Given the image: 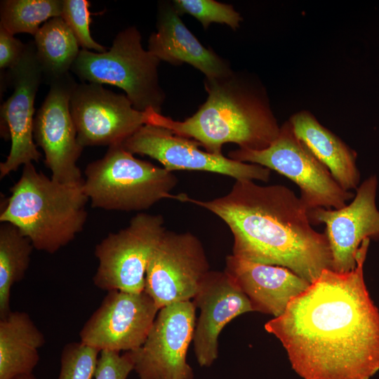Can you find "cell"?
<instances>
[{
  "mask_svg": "<svg viewBox=\"0 0 379 379\" xmlns=\"http://www.w3.org/2000/svg\"><path fill=\"white\" fill-rule=\"evenodd\" d=\"M369 243L354 270H324L265 325L302 379H371L379 371V310L364 277Z\"/></svg>",
  "mask_w": 379,
  "mask_h": 379,
  "instance_id": "obj_1",
  "label": "cell"
},
{
  "mask_svg": "<svg viewBox=\"0 0 379 379\" xmlns=\"http://www.w3.org/2000/svg\"><path fill=\"white\" fill-rule=\"evenodd\" d=\"M190 202L214 213L233 236V255L248 261L289 269L312 284L327 269L332 256L324 233L312 227L300 197L282 185H260L235 180L224 196Z\"/></svg>",
  "mask_w": 379,
  "mask_h": 379,
  "instance_id": "obj_2",
  "label": "cell"
},
{
  "mask_svg": "<svg viewBox=\"0 0 379 379\" xmlns=\"http://www.w3.org/2000/svg\"><path fill=\"white\" fill-rule=\"evenodd\" d=\"M206 100L190 117L175 121L151 109V125L196 140L204 150L222 154L234 143L240 149L262 150L277 138L280 127L262 86L237 72L205 78Z\"/></svg>",
  "mask_w": 379,
  "mask_h": 379,
  "instance_id": "obj_3",
  "label": "cell"
},
{
  "mask_svg": "<svg viewBox=\"0 0 379 379\" xmlns=\"http://www.w3.org/2000/svg\"><path fill=\"white\" fill-rule=\"evenodd\" d=\"M83 184L58 182L27 164L11 195L1 201L0 222L17 227L38 251L55 253L86 223L89 199Z\"/></svg>",
  "mask_w": 379,
  "mask_h": 379,
  "instance_id": "obj_4",
  "label": "cell"
},
{
  "mask_svg": "<svg viewBox=\"0 0 379 379\" xmlns=\"http://www.w3.org/2000/svg\"><path fill=\"white\" fill-rule=\"evenodd\" d=\"M84 175L83 189L93 208L140 211L163 199L179 200L180 194H171L178 181L173 172L135 158L121 145L109 147Z\"/></svg>",
  "mask_w": 379,
  "mask_h": 379,
  "instance_id": "obj_5",
  "label": "cell"
},
{
  "mask_svg": "<svg viewBox=\"0 0 379 379\" xmlns=\"http://www.w3.org/2000/svg\"><path fill=\"white\" fill-rule=\"evenodd\" d=\"M160 62L142 48L137 27L130 26L116 35L109 51L80 50L70 71L82 82L121 88L137 110L161 113L166 94L159 81Z\"/></svg>",
  "mask_w": 379,
  "mask_h": 379,
  "instance_id": "obj_6",
  "label": "cell"
},
{
  "mask_svg": "<svg viewBox=\"0 0 379 379\" xmlns=\"http://www.w3.org/2000/svg\"><path fill=\"white\" fill-rule=\"evenodd\" d=\"M228 157L260 165L286 176L298 186L300 199L308 210L340 208L354 196L341 187L328 169L295 135L289 121L281 126L279 135L267 148H239L230 152Z\"/></svg>",
  "mask_w": 379,
  "mask_h": 379,
  "instance_id": "obj_7",
  "label": "cell"
},
{
  "mask_svg": "<svg viewBox=\"0 0 379 379\" xmlns=\"http://www.w3.org/2000/svg\"><path fill=\"white\" fill-rule=\"evenodd\" d=\"M166 230L161 215L139 213L127 227L108 234L95 248L94 285L107 291H143L149 261Z\"/></svg>",
  "mask_w": 379,
  "mask_h": 379,
  "instance_id": "obj_8",
  "label": "cell"
},
{
  "mask_svg": "<svg viewBox=\"0 0 379 379\" xmlns=\"http://www.w3.org/2000/svg\"><path fill=\"white\" fill-rule=\"evenodd\" d=\"M209 271L201 241L190 232L166 230L149 261L144 291L161 308L190 300Z\"/></svg>",
  "mask_w": 379,
  "mask_h": 379,
  "instance_id": "obj_9",
  "label": "cell"
},
{
  "mask_svg": "<svg viewBox=\"0 0 379 379\" xmlns=\"http://www.w3.org/2000/svg\"><path fill=\"white\" fill-rule=\"evenodd\" d=\"M121 146L133 154L146 155L158 161L168 171H194L218 173L236 180L267 182L269 168L244 163L201 149L194 140L174 134L151 124L141 126Z\"/></svg>",
  "mask_w": 379,
  "mask_h": 379,
  "instance_id": "obj_10",
  "label": "cell"
},
{
  "mask_svg": "<svg viewBox=\"0 0 379 379\" xmlns=\"http://www.w3.org/2000/svg\"><path fill=\"white\" fill-rule=\"evenodd\" d=\"M149 109L137 110L126 95L96 83L77 84L69 101L78 141L84 147L121 145L149 124Z\"/></svg>",
  "mask_w": 379,
  "mask_h": 379,
  "instance_id": "obj_11",
  "label": "cell"
},
{
  "mask_svg": "<svg viewBox=\"0 0 379 379\" xmlns=\"http://www.w3.org/2000/svg\"><path fill=\"white\" fill-rule=\"evenodd\" d=\"M77 85L67 74L50 84V89L34 119L33 137L42 148L51 179L67 185L84 182L77 162L84 147L77 138L69 110L72 93Z\"/></svg>",
  "mask_w": 379,
  "mask_h": 379,
  "instance_id": "obj_12",
  "label": "cell"
},
{
  "mask_svg": "<svg viewBox=\"0 0 379 379\" xmlns=\"http://www.w3.org/2000/svg\"><path fill=\"white\" fill-rule=\"evenodd\" d=\"M196 307L190 300L161 308L144 344L130 351L140 379H193L186 355L193 340Z\"/></svg>",
  "mask_w": 379,
  "mask_h": 379,
  "instance_id": "obj_13",
  "label": "cell"
},
{
  "mask_svg": "<svg viewBox=\"0 0 379 379\" xmlns=\"http://www.w3.org/2000/svg\"><path fill=\"white\" fill-rule=\"evenodd\" d=\"M43 79L34 42L29 41L20 60L8 72L13 91L1 106V135L11 139V147L0 163L1 179L22 165L39 162L41 157L34 140L33 124L35 96Z\"/></svg>",
  "mask_w": 379,
  "mask_h": 379,
  "instance_id": "obj_14",
  "label": "cell"
},
{
  "mask_svg": "<svg viewBox=\"0 0 379 379\" xmlns=\"http://www.w3.org/2000/svg\"><path fill=\"white\" fill-rule=\"evenodd\" d=\"M159 311L145 291H109L81 328L80 341L100 351H134L145 342Z\"/></svg>",
  "mask_w": 379,
  "mask_h": 379,
  "instance_id": "obj_15",
  "label": "cell"
},
{
  "mask_svg": "<svg viewBox=\"0 0 379 379\" xmlns=\"http://www.w3.org/2000/svg\"><path fill=\"white\" fill-rule=\"evenodd\" d=\"M378 179L371 175L356 190L352 201L334 209L308 211L312 222L323 223L332 256V270L347 272L357 266V251L366 239H379V210L375 204Z\"/></svg>",
  "mask_w": 379,
  "mask_h": 379,
  "instance_id": "obj_16",
  "label": "cell"
},
{
  "mask_svg": "<svg viewBox=\"0 0 379 379\" xmlns=\"http://www.w3.org/2000/svg\"><path fill=\"white\" fill-rule=\"evenodd\" d=\"M194 305L200 310L193 345L201 366H210L218 356V336L239 315L255 311L250 300L225 272L209 270L203 278Z\"/></svg>",
  "mask_w": 379,
  "mask_h": 379,
  "instance_id": "obj_17",
  "label": "cell"
},
{
  "mask_svg": "<svg viewBox=\"0 0 379 379\" xmlns=\"http://www.w3.org/2000/svg\"><path fill=\"white\" fill-rule=\"evenodd\" d=\"M173 2L159 4L156 27L148 39L147 50L161 61L173 65L189 64L205 78H219L233 70L229 62L206 48L186 27Z\"/></svg>",
  "mask_w": 379,
  "mask_h": 379,
  "instance_id": "obj_18",
  "label": "cell"
},
{
  "mask_svg": "<svg viewBox=\"0 0 379 379\" xmlns=\"http://www.w3.org/2000/svg\"><path fill=\"white\" fill-rule=\"evenodd\" d=\"M225 271L250 300L255 311L281 315L289 302L310 283L288 268L248 261L230 255Z\"/></svg>",
  "mask_w": 379,
  "mask_h": 379,
  "instance_id": "obj_19",
  "label": "cell"
},
{
  "mask_svg": "<svg viewBox=\"0 0 379 379\" xmlns=\"http://www.w3.org/2000/svg\"><path fill=\"white\" fill-rule=\"evenodd\" d=\"M288 121L295 135L328 169L341 187L346 191L357 190L360 174L354 151L308 111H300Z\"/></svg>",
  "mask_w": 379,
  "mask_h": 379,
  "instance_id": "obj_20",
  "label": "cell"
},
{
  "mask_svg": "<svg viewBox=\"0 0 379 379\" xmlns=\"http://www.w3.org/2000/svg\"><path fill=\"white\" fill-rule=\"evenodd\" d=\"M45 342L27 313L11 311L0 318V379L32 374Z\"/></svg>",
  "mask_w": 379,
  "mask_h": 379,
  "instance_id": "obj_21",
  "label": "cell"
},
{
  "mask_svg": "<svg viewBox=\"0 0 379 379\" xmlns=\"http://www.w3.org/2000/svg\"><path fill=\"white\" fill-rule=\"evenodd\" d=\"M34 37L44 79L50 84L69 74L80 49L75 36L64 20L61 17L49 19Z\"/></svg>",
  "mask_w": 379,
  "mask_h": 379,
  "instance_id": "obj_22",
  "label": "cell"
},
{
  "mask_svg": "<svg viewBox=\"0 0 379 379\" xmlns=\"http://www.w3.org/2000/svg\"><path fill=\"white\" fill-rule=\"evenodd\" d=\"M34 246L17 227L10 222L0 225V318L11 312V289L21 281L27 270Z\"/></svg>",
  "mask_w": 379,
  "mask_h": 379,
  "instance_id": "obj_23",
  "label": "cell"
},
{
  "mask_svg": "<svg viewBox=\"0 0 379 379\" xmlns=\"http://www.w3.org/2000/svg\"><path fill=\"white\" fill-rule=\"evenodd\" d=\"M63 0H3L0 3V27L10 34H36L41 24L60 17Z\"/></svg>",
  "mask_w": 379,
  "mask_h": 379,
  "instance_id": "obj_24",
  "label": "cell"
},
{
  "mask_svg": "<svg viewBox=\"0 0 379 379\" xmlns=\"http://www.w3.org/2000/svg\"><path fill=\"white\" fill-rule=\"evenodd\" d=\"M173 4L182 15L194 17L206 29L213 22L225 24L233 30L239 27L242 18L234 7L213 0H175Z\"/></svg>",
  "mask_w": 379,
  "mask_h": 379,
  "instance_id": "obj_25",
  "label": "cell"
},
{
  "mask_svg": "<svg viewBox=\"0 0 379 379\" xmlns=\"http://www.w3.org/2000/svg\"><path fill=\"white\" fill-rule=\"evenodd\" d=\"M100 353L81 341L67 343L61 353L58 379H93Z\"/></svg>",
  "mask_w": 379,
  "mask_h": 379,
  "instance_id": "obj_26",
  "label": "cell"
},
{
  "mask_svg": "<svg viewBox=\"0 0 379 379\" xmlns=\"http://www.w3.org/2000/svg\"><path fill=\"white\" fill-rule=\"evenodd\" d=\"M89 6L87 0H63L60 17L72 30L82 49L104 53L107 51V48L95 41L90 33Z\"/></svg>",
  "mask_w": 379,
  "mask_h": 379,
  "instance_id": "obj_27",
  "label": "cell"
},
{
  "mask_svg": "<svg viewBox=\"0 0 379 379\" xmlns=\"http://www.w3.org/2000/svg\"><path fill=\"white\" fill-rule=\"evenodd\" d=\"M134 370L130 352L100 351L94 375L95 379H126Z\"/></svg>",
  "mask_w": 379,
  "mask_h": 379,
  "instance_id": "obj_28",
  "label": "cell"
},
{
  "mask_svg": "<svg viewBox=\"0 0 379 379\" xmlns=\"http://www.w3.org/2000/svg\"><path fill=\"white\" fill-rule=\"evenodd\" d=\"M26 44L0 27V68L10 69L20 60L25 50Z\"/></svg>",
  "mask_w": 379,
  "mask_h": 379,
  "instance_id": "obj_29",
  "label": "cell"
},
{
  "mask_svg": "<svg viewBox=\"0 0 379 379\" xmlns=\"http://www.w3.org/2000/svg\"><path fill=\"white\" fill-rule=\"evenodd\" d=\"M13 379H35V378L32 373V374H25V375H18Z\"/></svg>",
  "mask_w": 379,
  "mask_h": 379,
  "instance_id": "obj_30",
  "label": "cell"
}]
</instances>
